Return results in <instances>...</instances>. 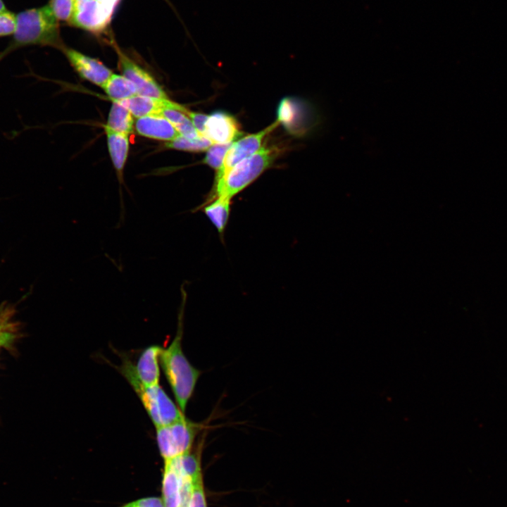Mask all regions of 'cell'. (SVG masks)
Wrapping results in <instances>:
<instances>
[{"instance_id": "obj_23", "label": "cell", "mask_w": 507, "mask_h": 507, "mask_svg": "<svg viewBox=\"0 0 507 507\" xmlns=\"http://www.w3.org/2000/svg\"><path fill=\"white\" fill-rule=\"evenodd\" d=\"M232 143L212 144L208 149L204 162L210 167L218 170L221 167L225 156Z\"/></svg>"}, {"instance_id": "obj_16", "label": "cell", "mask_w": 507, "mask_h": 507, "mask_svg": "<svg viewBox=\"0 0 507 507\" xmlns=\"http://www.w3.org/2000/svg\"><path fill=\"white\" fill-rule=\"evenodd\" d=\"M199 210L204 213L223 238L231 211V199L216 197L191 211L196 212Z\"/></svg>"}, {"instance_id": "obj_25", "label": "cell", "mask_w": 507, "mask_h": 507, "mask_svg": "<svg viewBox=\"0 0 507 507\" xmlns=\"http://www.w3.org/2000/svg\"><path fill=\"white\" fill-rule=\"evenodd\" d=\"M16 15L8 10L0 12V37L13 35L15 29Z\"/></svg>"}, {"instance_id": "obj_6", "label": "cell", "mask_w": 507, "mask_h": 507, "mask_svg": "<svg viewBox=\"0 0 507 507\" xmlns=\"http://www.w3.org/2000/svg\"><path fill=\"white\" fill-rule=\"evenodd\" d=\"M113 15V13L97 0H75L73 13L68 23L95 35H101L107 31Z\"/></svg>"}, {"instance_id": "obj_21", "label": "cell", "mask_w": 507, "mask_h": 507, "mask_svg": "<svg viewBox=\"0 0 507 507\" xmlns=\"http://www.w3.org/2000/svg\"><path fill=\"white\" fill-rule=\"evenodd\" d=\"M102 89L112 101H123L138 94L135 85L123 75L113 73Z\"/></svg>"}, {"instance_id": "obj_12", "label": "cell", "mask_w": 507, "mask_h": 507, "mask_svg": "<svg viewBox=\"0 0 507 507\" xmlns=\"http://www.w3.org/2000/svg\"><path fill=\"white\" fill-rule=\"evenodd\" d=\"M134 130L140 136L166 142L180 135L173 124L160 115L137 118L134 120Z\"/></svg>"}, {"instance_id": "obj_18", "label": "cell", "mask_w": 507, "mask_h": 507, "mask_svg": "<svg viewBox=\"0 0 507 507\" xmlns=\"http://www.w3.org/2000/svg\"><path fill=\"white\" fill-rule=\"evenodd\" d=\"M186 107L171 101L169 106L163 108L160 115L168 120L180 135L189 139H197L202 137L194 127L190 118L186 115Z\"/></svg>"}, {"instance_id": "obj_13", "label": "cell", "mask_w": 507, "mask_h": 507, "mask_svg": "<svg viewBox=\"0 0 507 507\" xmlns=\"http://www.w3.org/2000/svg\"><path fill=\"white\" fill-rule=\"evenodd\" d=\"M163 475V501L165 507H181L182 477L175 458L165 461Z\"/></svg>"}, {"instance_id": "obj_17", "label": "cell", "mask_w": 507, "mask_h": 507, "mask_svg": "<svg viewBox=\"0 0 507 507\" xmlns=\"http://www.w3.org/2000/svg\"><path fill=\"white\" fill-rule=\"evenodd\" d=\"M118 102L127 108L132 115L137 118L148 115H160L163 108L170 104L171 100L137 94L129 99L118 101Z\"/></svg>"}, {"instance_id": "obj_4", "label": "cell", "mask_w": 507, "mask_h": 507, "mask_svg": "<svg viewBox=\"0 0 507 507\" xmlns=\"http://www.w3.org/2000/svg\"><path fill=\"white\" fill-rule=\"evenodd\" d=\"M208 428V423L193 422L187 418L156 427L157 445L164 461L190 451L197 435Z\"/></svg>"}, {"instance_id": "obj_22", "label": "cell", "mask_w": 507, "mask_h": 507, "mask_svg": "<svg viewBox=\"0 0 507 507\" xmlns=\"http://www.w3.org/2000/svg\"><path fill=\"white\" fill-rule=\"evenodd\" d=\"M212 144L206 137L189 139L180 134L173 140L165 142V146L168 149L199 152L207 150Z\"/></svg>"}, {"instance_id": "obj_9", "label": "cell", "mask_w": 507, "mask_h": 507, "mask_svg": "<svg viewBox=\"0 0 507 507\" xmlns=\"http://www.w3.org/2000/svg\"><path fill=\"white\" fill-rule=\"evenodd\" d=\"M61 51L72 67L84 80L101 87L113 73L102 62L64 46Z\"/></svg>"}, {"instance_id": "obj_15", "label": "cell", "mask_w": 507, "mask_h": 507, "mask_svg": "<svg viewBox=\"0 0 507 507\" xmlns=\"http://www.w3.org/2000/svg\"><path fill=\"white\" fill-rule=\"evenodd\" d=\"M277 120L292 132H296L297 123L303 130L311 127L315 121L313 116L306 117L304 111L296 102L289 98L283 99L277 108Z\"/></svg>"}, {"instance_id": "obj_11", "label": "cell", "mask_w": 507, "mask_h": 507, "mask_svg": "<svg viewBox=\"0 0 507 507\" xmlns=\"http://www.w3.org/2000/svg\"><path fill=\"white\" fill-rule=\"evenodd\" d=\"M163 348L151 345L145 348L133 364L134 375L138 382L145 387L159 384L160 355Z\"/></svg>"}, {"instance_id": "obj_14", "label": "cell", "mask_w": 507, "mask_h": 507, "mask_svg": "<svg viewBox=\"0 0 507 507\" xmlns=\"http://www.w3.org/2000/svg\"><path fill=\"white\" fill-rule=\"evenodd\" d=\"M108 149L120 184L124 183L123 170L127 159L129 134L115 132L104 126Z\"/></svg>"}, {"instance_id": "obj_10", "label": "cell", "mask_w": 507, "mask_h": 507, "mask_svg": "<svg viewBox=\"0 0 507 507\" xmlns=\"http://www.w3.org/2000/svg\"><path fill=\"white\" fill-rule=\"evenodd\" d=\"M242 134L239 125L231 115L215 112L208 115L205 123L204 136L213 144L232 143Z\"/></svg>"}, {"instance_id": "obj_20", "label": "cell", "mask_w": 507, "mask_h": 507, "mask_svg": "<svg viewBox=\"0 0 507 507\" xmlns=\"http://www.w3.org/2000/svg\"><path fill=\"white\" fill-rule=\"evenodd\" d=\"M104 126L115 132L130 134L134 130V116L121 104L113 101Z\"/></svg>"}, {"instance_id": "obj_3", "label": "cell", "mask_w": 507, "mask_h": 507, "mask_svg": "<svg viewBox=\"0 0 507 507\" xmlns=\"http://www.w3.org/2000/svg\"><path fill=\"white\" fill-rule=\"evenodd\" d=\"M280 151L275 146L261 147L237 163L224 177L215 182L212 194L204 204L216 197L232 199L269 168Z\"/></svg>"}, {"instance_id": "obj_29", "label": "cell", "mask_w": 507, "mask_h": 507, "mask_svg": "<svg viewBox=\"0 0 507 507\" xmlns=\"http://www.w3.org/2000/svg\"><path fill=\"white\" fill-rule=\"evenodd\" d=\"M7 8L3 0H0V12L6 11Z\"/></svg>"}, {"instance_id": "obj_30", "label": "cell", "mask_w": 507, "mask_h": 507, "mask_svg": "<svg viewBox=\"0 0 507 507\" xmlns=\"http://www.w3.org/2000/svg\"><path fill=\"white\" fill-rule=\"evenodd\" d=\"M97 1H103V0H97Z\"/></svg>"}, {"instance_id": "obj_28", "label": "cell", "mask_w": 507, "mask_h": 507, "mask_svg": "<svg viewBox=\"0 0 507 507\" xmlns=\"http://www.w3.org/2000/svg\"><path fill=\"white\" fill-rule=\"evenodd\" d=\"M187 115L190 118L198 132L202 137H204L205 123L208 115L201 113L193 112L189 110L188 111Z\"/></svg>"}, {"instance_id": "obj_19", "label": "cell", "mask_w": 507, "mask_h": 507, "mask_svg": "<svg viewBox=\"0 0 507 507\" xmlns=\"http://www.w3.org/2000/svg\"><path fill=\"white\" fill-rule=\"evenodd\" d=\"M15 312L7 301L0 303V348L11 346L18 336L20 326L15 318Z\"/></svg>"}, {"instance_id": "obj_2", "label": "cell", "mask_w": 507, "mask_h": 507, "mask_svg": "<svg viewBox=\"0 0 507 507\" xmlns=\"http://www.w3.org/2000/svg\"><path fill=\"white\" fill-rule=\"evenodd\" d=\"M58 22L48 4L20 11L16 15L13 39L0 53V61L11 52L27 46H49L61 50L65 45Z\"/></svg>"}, {"instance_id": "obj_5", "label": "cell", "mask_w": 507, "mask_h": 507, "mask_svg": "<svg viewBox=\"0 0 507 507\" xmlns=\"http://www.w3.org/2000/svg\"><path fill=\"white\" fill-rule=\"evenodd\" d=\"M128 382L139 396L156 428L187 418L159 384L145 387L137 380Z\"/></svg>"}, {"instance_id": "obj_24", "label": "cell", "mask_w": 507, "mask_h": 507, "mask_svg": "<svg viewBox=\"0 0 507 507\" xmlns=\"http://www.w3.org/2000/svg\"><path fill=\"white\" fill-rule=\"evenodd\" d=\"M75 0H50L49 6L58 20L69 23L74 8Z\"/></svg>"}, {"instance_id": "obj_1", "label": "cell", "mask_w": 507, "mask_h": 507, "mask_svg": "<svg viewBox=\"0 0 507 507\" xmlns=\"http://www.w3.org/2000/svg\"><path fill=\"white\" fill-rule=\"evenodd\" d=\"M187 292L181 286L182 301L178 313L177 332L160 355V365L170 387L176 403L185 414L189 401L192 397L202 371L196 368L183 351V318L187 301Z\"/></svg>"}, {"instance_id": "obj_27", "label": "cell", "mask_w": 507, "mask_h": 507, "mask_svg": "<svg viewBox=\"0 0 507 507\" xmlns=\"http://www.w3.org/2000/svg\"><path fill=\"white\" fill-rule=\"evenodd\" d=\"M122 507H165V505L161 498L147 497L132 501Z\"/></svg>"}, {"instance_id": "obj_8", "label": "cell", "mask_w": 507, "mask_h": 507, "mask_svg": "<svg viewBox=\"0 0 507 507\" xmlns=\"http://www.w3.org/2000/svg\"><path fill=\"white\" fill-rule=\"evenodd\" d=\"M115 49L120 70L123 75L135 85L138 94L156 99H169L150 73L122 52L118 46Z\"/></svg>"}, {"instance_id": "obj_7", "label": "cell", "mask_w": 507, "mask_h": 507, "mask_svg": "<svg viewBox=\"0 0 507 507\" xmlns=\"http://www.w3.org/2000/svg\"><path fill=\"white\" fill-rule=\"evenodd\" d=\"M279 124L277 120L261 131L246 135L232 142L225 156L221 167L217 172L215 182L224 177L240 161L256 153L261 148L265 137Z\"/></svg>"}, {"instance_id": "obj_26", "label": "cell", "mask_w": 507, "mask_h": 507, "mask_svg": "<svg viewBox=\"0 0 507 507\" xmlns=\"http://www.w3.org/2000/svg\"><path fill=\"white\" fill-rule=\"evenodd\" d=\"M187 507H207L202 480L192 483Z\"/></svg>"}]
</instances>
